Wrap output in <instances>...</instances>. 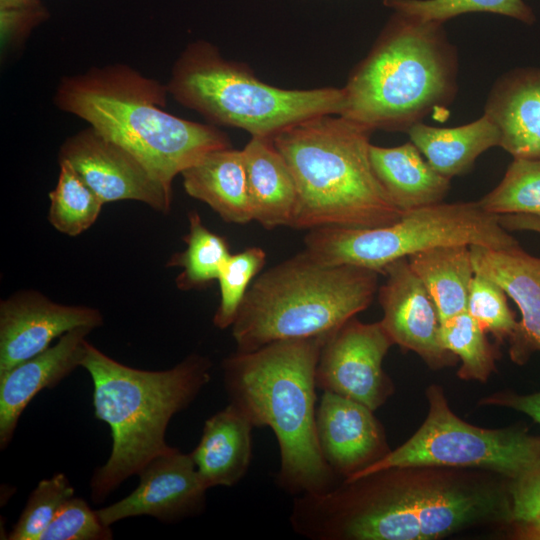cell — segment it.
<instances>
[{"instance_id":"obj_1","label":"cell","mask_w":540,"mask_h":540,"mask_svg":"<svg viewBox=\"0 0 540 540\" xmlns=\"http://www.w3.org/2000/svg\"><path fill=\"white\" fill-rule=\"evenodd\" d=\"M511 520L497 492L414 483L388 469L294 497L289 523L310 540H430L485 520Z\"/></svg>"},{"instance_id":"obj_2","label":"cell","mask_w":540,"mask_h":540,"mask_svg":"<svg viewBox=\"0 0 540 540\" xmlns=\"http://www.w3.org/2000/svg\"><path fill=\"white\" fill-rule=\"evenodd\" d=\"M327 335L237 351L222 362L229 403L254 427L272 430L280 451L276 482L294 497L324 493L340 483L316 435L315 373Z\"/></svg>"},{"instance_id":"obj_3","label":"cell","mask_w":540,"mask_h":540,"mask_svg":"<svg viewBox=\"0 0 540 540\" xmlns=\"http://www.w3.org/2000/svg\"><path fill=\"white\" fill-rule=\"evenodd\" d=\"M168 93L167 85L113 64L62 78L54 102L129 150L172 190L178 174L209 152L231 145L215 126L165 111Z\"/></svg>"},{"instance_id":"obj_4","label":"cell","mask_w":540,"mask_h":540,"mask_svg":"<svg viewBox=\"0 0 540 540\" xmlns=\"http://www.w3.org/2000/svg\"><path fill=\"white\" fill-rule=\"evenodd\" d=\"M371 130L338 114L295 123L272 139L297 187L295 229L374 228L401 218L369 158Z\"/></svg>"},{"instance_id":"obj_5","label":"cell","mask_w":540,"mask_h":540,"mask_svg":"<svg viewBox=\"0 0 540 540\" xmlns=\"http://www.w3.org/2000/svg\"><path fill=\"white\" fill-rule=\"evenodd\" d=\"M211 366L208 358L191 354L167 370H142L88 344L81 367L93 381L95 416L112 435L111 454L91 478L95 502L104 501L123 481L172 448L165 440L167 426L210 381Z\"/></svg>"},{"instance_id":"obj_6","label":"cell","mask_w":540,"mask_h":540,"mask_svg":"<svg viewBox=\"0 0 540 540\" xmlns=\"http://www.w3.org/2000/svg\"><path fill=\"white\" fill-rule=\"evenodd\" d=\"M379 274L304 251L271 267L253 280L231 326L237 351L330 334L369 307Z\"/></svg>"},{"instance_id":"obj_7","label":"cell","mask_w":540,"mask_h":540,"mask_svg":"<svg viewBox=\"0 0 540 540\" xmlns=\"http://www.w3.org/2000/svg\"><path fill=\"white\" fill-rule=\"evenodd\" d=\"M455 75L441 24L396 14L342 88L340 115L371 131H407L452 98Z\"/></svg>"},{"instance_id":"obj_8","label":"cell","mask_w":540,"mask_h":540,"mask_svg":"<svg viewBox=\"0 0 540 540\" xmlns=\"http://www.w3.org/2000/svg\"><path fill=\"white\" fill-rule=\"evenodd\" d=\"M166 85L178 103L209 121L270 139L300 121L340 115L344 99L342 88L292 90L264 83L204 41L186 47Z\"/></svg>"},{"instance_id":"obj_9","label":"cell","mask_w":540,"mask_h":540,"mask_svg":"<svg viewBox=\"0 0 540 540\" xmlns=\"http://www.w3.org/2000/svg\"><path fill=\"white\" fill-rule=\"evenodd\" d=\"M304 252L330 265H353L383 273L385 267L428 248L464 244L506 249L518 241L499 216L478 202L438 203L405 211L389 225L374 228L320 227L309 230Z\"/></svg>"},{"instance_id":"obj_10","label":"cell","mask_w":540,"mask_h":540,"mask_svg":"<svg viewBox=\"0 0 540 540\" xmlns=\"http://www.w3.org/2000/svg\"><path fill=\"white\" fill-rule=\"evenodd\" d=\"M426 394L428 414L414 435L345 480L426 466L478 467L515 479L540 463V438L518 428L473 426L450 410L440 387L432 385Z\"/></svg>"},{"instance_id":"obj_11","label":"cell","mask_w":540,"mask_h":540,"mask_svg":"<svg viewBox=\"0 0 540 540\" xmlns=\"http://www.w3.org/2000/svg\"><path fill=\"white\" fill-rule=\"evenodd\" d=\"M392 345L380 321L351 318L324 340L316 366L317 388L376 410L391 393L382 363Z\"/></svg>"},{"instance_id":"obj_12","label":"cell","mask_w":540,"mask_h":540,"mask_svg":"<svg viewBox=\"0 0 540 540\" xmlns=\"http://www.w3.org/2000/svg\"><path fill=\"white\" fill-rule=\"evenodd\" d=\"M105 203L133 200L161 213L172 206V190L164 186L133 153L89 126L68 137L59 149Z\"/></svg>"},{"instance_id":"obj_13","label":"cell","mask_w":540,"mask_h":540,"mask_svg":"<svg viewBox=\"0 0 540 540\" xmlns=\"http://www.w3.org/2000/svg\"><path fill=\"white\" fill-rule=\"evenodd\" d=\"M102 324L96 308L57 303L32 289L18 291L0 303V375L45 351L66 332Z\"/></svg>"},{"instance_id":"obj_14","label":"cell","mask_w":540,"mask_h":540,"mask_svg":"<svg viewBox=\"0 0 540 540\" xmlns=\"http://www.w3.org/2000/svg\"><path fill=\"white\" fill-rule=\"evenodd\" d=\"M138 475L139 485L131 494L96 510L105 525L142 515L172 523L204 510L208 489L198 475L191 453L172 447L151 460Z\"/></svg>"},{"instance_id":"obj_15","label":"cell","mask_w":540,"mask_h":540,"mask_svg":"<svg viewBox=\"0 0 540 540\" xmlns=\"http://www.w3.org/2000/svg\"><path fill=\"white\" fill-rule=\"evenodd\" d=\"M386 281L378 289L383 310L381 325L393 344L417 353L430 367L454 362L455 355L440 341V317L428 290L412 270L408 259L388 264Z\"/></svg>"},{"instance_id":"obj_16","label":"cell","mask_w":540,"mask_h":540,"mask_svg":"<svg viewBox=\"0 0 540 540\" xmlns=\"http://www.w3.org/2000/svg\"><path fill=\"white\" fill-rule=\"evenodd\" d=\"M316 435L323 459L342 480L389 452L373 410L331 392L317 406Z\"/></svg>"},{"instance_id":"obj_17","label":"cell","mask_w":540,"mask_h":540,"mask_svg":"<svg viewBox=\"0 0 540 540\" xmlns=\"http://www.w3.org/2000/svg\"><path fill=\"white\" fill-rule=\"evenodd\" d=\"M470 251L475 272L498 283L520 310L509 353L513 361L523 363L540 352V257L519 244L506 249L472 245Z\"/></svg>"},{"instance_id":"obj_18","label":"cell","mask_w":540,"mask_h":540,"mask_svg":"<svg viewBox=\"0 0 540 540\" xmlns=\"http://www.w3.org/2000/svg\"><path fill=\"white\" fill-rule=\"evenodd\" d=\"M92 330L78 327L68 331L56 344L0 375L1 449L12 440L21 414L34 396L56 386L81 366Z\"/></svg>"},{"instance_id":"obj_19","label":"cell","mask_w":540,"mask_h":540,"mask_svg":"<svg viewBox=\"0 0 540 540\" xmlns=\"http://www.w3.org/2000/svg\"><path fill=\"white\" fill-rule=\"evenodd\" d=\"M484 114L499 130V146L514 158H540V69H519L502 77Z\"/></svg>"},{"instance_id":"obj_20","label":"cell","mask_w":540,"mask_h":540,"mask_svg":"<svg viewBox=\"0 0 540 540\" xmlns=\"http://www.w3.org/2000/svg\"><path fill=\"white\" fill-rule=\"evenodd\" d=\"M245 415L229 403L209 417L191 452L203 485L231 487L246 475L252 459V429Z\"/></svg>"},{"instance_id":"obj_21","label":"cell","mask_w":540,"mask_h":540,"mask_svg":"<svg viewBox=\"0 0 540 540\" xmlns=\"http://www.w3.org/2000/svg\"><path fill=\"white\" fill-rule=\"evenodd\" d=\"M186 193L212 208L225 222L253 221L243 150L209 152L182 173Z\"/></svg>"},{"instance_id":"obj_22","label":"cell","mask_w":540,"mask_h":540,"mask_svg":"<svg viewBox=\"0 0 540 540\" xmlns=\"http://www.w3.org/2000/svg\"><path fill=\"white\" fill-rule=\"evenodd\" d=\"M253 221L266 229L291 226L297 187L272 139L252 136L242 149Z\"/></svg>"},{"instance_id":"obj_23","label":"cell","mask_w":540,"mask_h":540,"mask_svg":"<svg viewBox=\"0 0 540 540\" xmlns=\"http://www.w3.org/2000/svg\"><path fill=\"white\" fill-rule=\"evenodd\" d=\"M369 158L381 185L403 212L441 203L449 191L450 179L423 160L412 142L397 147L370 144Z\"/></svg>"},{"instance_id":"obj_24","label":"cell","mask_w":540,"mask_h":540,"mask_svg":"<svg viewBox=\"0 0 540 540\" xmlns=\"http://www.w3.org/2000/svg\"><path fill=\"white\" fill-rule=\"evenodd\" d=\"M407 132L430 166L448 179L469 171L481 153L500 144L499 130L486 114L455 128H437L418 122Z\"/></svg>"},{"instance_id":"obj_25","label":"cell","mask_w":540,"mask_h":540,"mask_svg":"<svg viewBox=\"0 0 540 540\" xmlns=\"http://www.w3.org/2000/svg\"><path fill=\"white\" fill-rule=\"evenodd\" d=\"M414 273L431 295L440 322L467 311L475 270L470 246L441 245L407 257Z\"/></svg>"},{"instance_id":"obj_26","label":"cell","mask_w":540,"mask_h":540,"mask_svg":"<svg viewBox=\"0 0 540 540\" xmlns=\"http://www.w3.org/2000/svg\"><path fill=\"white\" fill-rule=\"evenodd\" d=\"M189 229L183 237L184 251L168 260L167 266L181 267L176 278L178 289H202L217 280L222 266L231 255L227 240L209 230L198 212L188 213Z\"/></svg>"},{"instance_id":"obj_27","label":"cell","mask_w":540,"mask_h":540,"mask_svg":"<svg viewBox=\"0 0 540 540\" xmlns=\"http://www.w3.org/2000/svg\"><path fill=\"white\" fill-rule=\"evenodd\" d=\"M48 220L60 233L74 237L98 219L104 202L66 161H59L55 188L49 193Z\"/></svg>"},{"instance_id":"obj_28","label":"cell","mask_w":540,"mask_h":540,"mask_svg":"<svg viewBox=\"0 0 540 540\" xmlns=\"http://www.w3.org/2000/svg\"><path fill=\"white\" fill-rule=\"evenodd\" d=\"M477 202L484 211L498 216L540 218V158H514L499 185Z\"/></svg>"},{"instance_id":"obj_29","label":"cell","mask_w":540,"mask_h":540,"mask_svg":"<svg viewBox=\"0 0 540 540\" xmlns=\"http://www.w3.org/2000/svg\"><path fill=\"white\" fill-rule=\"evenodd\" d=\"M440 341L461 360L460 378L484 382L495 369L494 349L485 331L467 311L441 322Z\"/></svg>"},{"instance_id":"obj_30","label":"cell","mask_w":540,"mask_h":540,"mask_svg":"<svg viewBox=\"0 0 540 540\" xmlns=\"http://www.w3.org/2000/svg\"><path fill=\"white\" fill-rule=\"evenodd\" d=\"M396 14L421 22L442 23L470 12H491L532 23L534 15L523 0H383Z\"/></svg>"},{"instance_id":"obj_31","label":"cell","mask_w":540,"mask_h":540,"mask_svg":"<svg viewBox=\"0 0 540 540\" xmlns=\"http://www.w3.org/2000/svg\"><path fill=\"white\" fill-rule=\"evenodd\" d=\"M266 261V253L260 247H250L231 254L218 276L220 302L213 316V324L220 329L231 327L243 299Z\"/></svg>"},{"instance_id":"obj_32","label":"cell","mask_w":540,"mask_h":540,"mask_svg":"<svg viewBox=\"0 0 540 540\" xmlns=\"http://www.w3.org/2000/svg\"><path fill=\"white\" fill-rule=\"evenodd\" d=\"M74 496V488L63 473L41 480L31 492L13 529L10 540H39L63 504Z\"/></svg>"},{"instance_id":"obj_33","label":"cell","mask_w":540,"mask_h":540,"mask_svg":"<svg viewBox=\"0 0 540 540\" xmlns=\"http://www.w3.org/2000/svg\"><path fill=\"white\" fill-rule=\"evenodd\" d=\"M507 294L492 279L476 273L473 277L467 303V312L485 332L499 341L511 339L518 321L507 303Z\"/></svg>"},{"instance_id":"obj_34","label":"cell","mask_w":540,"mask_h":540,"mask_svg":"<svg viewBox=\"0 0 540 540\" xmlns=\"http://www.w3.org/2000/svg\"><path fill=\"white\" fill-rule=\"evenodd\" d=\"M112 532L82 498L72 496L43 531L39 540H109Z\"/></svg>"},{"instance_id":"obj_35","label":"cell","mask_w":540,"mask_h":540,"mask_svg":"<svg viewBox=\"0 0 540 540\" xmlns=\"http://www.w3.org/2000/svg\"><path fill=\"white\" fill-rule=\"evenodd\" d=\"M511 521L528 524L540 516V463L513 479Z\"/></svg>"},{"instance_id":"obj_36","label":"cell","mask_w":540,"mask_h":540,"mask_svg":"<svg viewBox=\"0 0 540 540\" xmlns=\"http://www.w3.org/2000/svg\"><path fill=\"white\" fill-rule=\"evenodd\" d=\"M487 402L519 411L540 424V392L527 395L500 394L489 398Z\"/></svg>"},{"instance_id":"obj_37","label":"cell","mask_w":540,"mask_h":540,"mask_svg":"<svg viewBox=\"0 0 540 540\" xmlns=\"http://www.w3.org/2000/svg\"><path fill=\"white\" fill-rule=\"evenodd\" d=\"M525 525L526 528H528V536H533V538H540V516L534 521Z\"/></svg>"}]
</instances>
